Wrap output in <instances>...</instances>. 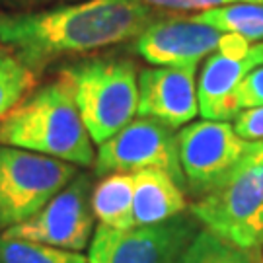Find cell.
<instances>
[{
    "instance_id": "obj_24",
    "label": "cell",
    "mask_w": 263,
    "mask_h": 263,
    "mask_svg": "<svg viewBox=\"0 0 263 263\" xmlns=\"http://www.w3.org/2000/svg\"><path fill=\"white\" fill-rule=\"evenodd\" d=\"M0 53H12V51H10L8 47H4V45H2V43H0Z\"/></svg>"
},
{
    "instance_id": "obj_11",
    "label": "cell",
    "mask_w": 263,
    "mask_h": 263,
    "mask_svg": "<svg viewBox=\"0 0 263 263\" xmlns=\"http://www.w3.org/2000/svg\"><path fill=\"white\" fill-rule=\"evenodd\" d=\"M195 66H148L139 72V117L181 129L199 115Z\"/></svg>"
},
{
    "instance_id": "obj_2",
    "label": "cell",
    "mask_w": 263,
    "mask_h": 263,
    "mask_svg": "<svg viewBox=\"0 0 263 263\" xmlns=\"http://www.w3.org/2000/svg\"><path fill=\"white\" fill-rule=\"evenodd\" d=\"M0 144L74 166H94V141L65 80L39 86L0 119Z\"/></svg>"
},
{
    "instance_id": "obj_19",
    "label": "cell",
    "mask_w": 263,
    "mask_h": 263,
    "mask_svg": "<svg viewBox=\"0 0 263 263\" xmlns=\"http://www.w3.org/2000/svg\"><path fill=\"white\" fill-rule=\"evenodd\" d=\"M232 104L236 113L263 105V65L255 66L252 72L244 76V80L234 90Z\"/></svg>"
},
{
    "instance_id": "obj_17",
    "label": "cell",
    "mask_w": 263,
    "mask_h": 263,
    "mask_svg": "<svg viewBox=\"0 0 263 263\" xmlns=\"http://www.w3.org/2000/svg\"><path fill=\"white\" fill-rule=\"evenodd\" d=\"M178 263H255L254 252L228 244L207 228H201Z\"/></svg>"
},
{
    "instance_id": "obj_10",
    "label": "cell",
    "mask_w": 263,
    "mask_h": 263,
    "mask_svg": "<svg viewBox=\"0 0 263 263\" xmlns=\"http://www.w3.org/2000/svg\"><path fill=\"white\" fill-rule=\"evenodd\" d=\"M222 31L193 18L162 16L135 39V51L152 66H195L218 51Z\"/></svg>"
},
{
    "instance_id": "obj_7",
    "label": "cell",
    "mask_w": 263,
    "mask_h": 263,
    "mask_svg": "<svg viewBox=\"0 0 263 263\" xmlns=\"http://www.w3.org/2000/svg\"><path fill=\"white\" fill-rule=\"evenodd\" d=\"M203 226L189 213L151 226L117 230L98 224L88 246V263H178Z\"/></svg>"
},
{
    "instance_id": "obj_18",
    "label": "cell",
    "mask_w": 263,
    "mask_h": 263,
    "mask_svg": "<svg viewBox=\"0 0 263 263\" xmlns=\"http://www.w3.org/2000/svg\"><path fill=\"white\" fill-rule=\"evenodd\" d=\"M35 76L33 70H24L20 74L0 78V119L29 94L35 84Z\"/></svg>"
},
{
    "instance_id": "obj_1",
    "label": "cell",
    "mask_w": 263,
    "mask_h": 263,
    "mask_svg": "<svg viewBox=\"0 0 263 263\" xmlns=\"http://www.w3.org/2000/svg\"><path fill=\"white\" fill-rule=\"evenodd\" d=\"M156 10L144 0H84L33 12L0 10V43L37 74L66 55L135 41Z\"/></svg>"
},
{
    "instance_id": "obj_23",
    "label": "cell",
    "mask_w": 263,
    "mask_h": 263,
    "mask_svg": "<svg viewBox=\"0 0 263 263\" xmlns=\"http://www.w3.org/2000/svg\"><path fill=\"white\" fill-rule=\"evenodd\" d=\"M24 70H29V68L14 53H0V78L20 74Z\"/></svg>"
},
{
    "instance_id": "obj_15",
    "label": "cell",
    "mask_w": 263,
    "mask_h": 263,
    "mask_svg": "<svg viewBox=\"0 0 263 263\" xmlns=\"http://www.w3.org/2000/svg\"><path fill=\"white\" fill-rule=\"evenodd\" d=\"M195 18L222 33H236L250 43L263 41V2H238L207 12Z\"/></svg>"
},
{
    "instance_id": "obj_16",
    "label": "cell",
    "mask_w": 263,
    "mask_h": 263,
    "mask_svg": "<svg viewBox=\"0 0 263 263\" xmlns=\"http://www.w3.org/2000/svg\"><path fill=\"white\" fill-rule=\"evenodd\" d=\"M0 263H88L86 255L0 234Z\"/></svg>"
},
{
    "instance_id": "obj_12",
    "label": "cell",
    "mask_w": 263,
    "mask_h": 263,
    "mask_svg": "<svg viewBox=\"0 0 263 263\" xmlns=\"http://www.w3.org/2000/svg\"><path fill=\"white\" fill-rule=\"evenodd\" d=\"M259 65H263V41L254 43L250 53L242 59L213 53L203 65L197 82L199 113L213 121L234 119L238 115L232 104L234 90L244 76Z\"/></svg>"
},
{
    "instance_id": "obj_14",
    "label": "cell",
    "mask_w": 263,
    "mask_h": 263,
    "mask_svg": "<svg viewBox=\"0 0 263 263\" xmlns=\"http://www.w3.org/2000/svg\"><path fill=\"white\" fill-rule=\"evenodd\" d=\"M135 179L133 174L104 176L92 189V213L102 226L127 230L135 226L133 218Z\"/></svg>"
},
{
    "instance_id": "obj_20",
    "label": "cell",
    "mask_w": 263,
    "mask_h": 263,
    "mask_svg": "<svg viewBox=\"0 0 263 263\" xmlns=\"http://www.w3.org/2000/svg\"><path fill=\"white\" fill-rule=\"evenodd\" d=\"M154 10H172V12H207L213 8L238 4V2H263V0H144Z\"/></svg>"
},
{
    "instance_id": "obj_5",
    "label": "cell",
    "mask_w": 263,
    "mask_h": 263,
    "mask_svg": "<svg viewBox=\"0 0 263 263\" xmlns=\"http://www.w3.org/2000/svg\"><path fill=\"white\" fill-rule=\"evenodd\" d=\"M78 174L74 164L0 144V234L39 213Z\"/></svg>"
},
{
    "instance_id": "obj_9",
    "label": "cell",
    "mask_w": 263,
    "mask_h": 263,
    "mask_svg": "<svg viewBox=\"0 0 263 263\" xmlns=\"http://www.w3.org/2000/svg\"><path fill=\"white\" fill-rule=\"evenodd\" d=\"M92 189V176L80 172L39 213L2 234L80 254L90 246L96 230Z\"/></svg>"
},
{
    "instance_id": "obj_4",
    "label": "cell",
    "mask_w": 263,
    "mask_h": 263,
    "mask_svg": "<svg viewBox=\"0 0 263 263\" xmlns=\"http://www.w3.org/2000/svg\"><path fill=\"white\" fill-rule=\"evenodd\" d=\"M191 215L228 244L255 252L263 246V141L211 193L195 199Z\"/></svg>"
},
{
    "instance_id": "obj_8",
    "label": "cell",
    "mask_w": 263,
    "mask_h": 263,
    "mask_svg": "<svg viewBox=\"0 0 263 263\" xmlns=\"http://www.w3.org/2000/svg\"><path fill=\"white\" fill-rule=\"evenodd\" d=\"M146 168L164 170L185 189L179 166L178 135L164 123L137 117L98 146L94 160L96 176L135 174Z\"/></svg>"
},
{
    "instance_id": "obj_6",
    "label": "cell",
    "mask_w": 263,
    "mask_h": 263,
    "mask_svg": "<svg viewBox=\"0 0 263 263\" xmlns=\"http://www.w3.org/2000/svg\"><path fill=\"white\" fill-rule=\"evenodd\" d=\"M254 146L255 142L244 141L228 121L203 119L181 127L178 152L185 191L195 199L211 193L234 174Z\"/></svg>"
},
{
    "instance_id": "obj_22",
    "label": "cell",
    "mask_w": 263,
    "mask_h": 263,
    "mask_svg": "<svg viewBox=\"0 0 263 263\" xmlns=\"http://www.w3.org/2000/svg\"><path fill=\"white\" fill-rule=\"evenodd\" d=\"M74 2H84V0H0V8H4L6 12H33V10L55 8Z\"/></svg>"
},
{
    "instance_id": "obj_3",
    "label": "cell",
    "mask_w": 263,
    "mask_h": 263,
    "mask_svg": "<svg viewBox=\"0 0 263 263\" xmlns=\"http://www.w3.org/2000/svg\"><path fill=\"white\" fill-rule=\"evenodd\" d=\"M70 86L76 105L94 144L119 133L139 107V72L121 57H90L59 68Z\"/></svg>"
},
{
    "instance_id": "obj_13",
    "label": "cell",
    "mask_w": 263,
    "mask_h": 263,
    "mask_svg": "<svg viewBox=\"0 0 263 263\" xmlns=\"http://www.w3.org/2000/svg\"><path fill=\"white\" fill-rule=\"evenodd\" d=\"M135 226H151L187 211L185 189L164 170L146 168L133 174Z\"/></svg>"
},
{
    "instance_id": "obj_21",
    "label": "cell",
    "mask_w": 263,
    "mask_h": 263,
    "mask_svg": "<svg viewBox=\"0 0 263 263\" xmlns=\"http://www.w3.org/2000/svg\"><path fill=\"white\" fill-rule=\"evenodd\" d=\"M234 131L248 142H261L263 141V105L242 109L234 117L232 123Z\"/></svg>"
}]
</instances>
